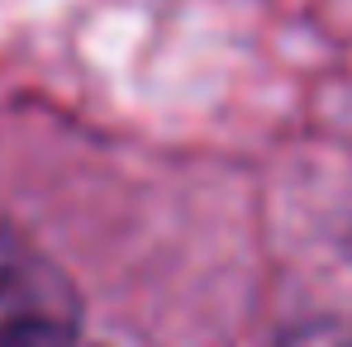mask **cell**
Instances as JSON below:
<instances>
[{
	"label": "cell",
	"instance_id": "obj_1",
	"mask_svg": "<svg viewBox=\"0 0 352 347\" xmlns=\"http://www.w3.org/2000/svg\"><path fill=\"white\" fill-rule=\"evenodd\" d=\"M76 328V290L53 267H0V347H72Z\"/></svg>",
	"mask_w": 352,
	"mask_h": 347
}]
</instances>
